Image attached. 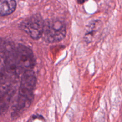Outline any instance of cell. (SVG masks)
Masks as SVG:
<instances>
[{
	"label": "cell",
	"instance_id": "6da1fadb",
	"mask_svg": "<svg viewBox=\"0 0 122 122\" xmlns=\"http://www.w3.org/2000/svg\"><path fill=\"white\" fill-rule=\"evenodd\" d=\"M4 60V71L14 78L20 74L31 71L35 65L32 50L21 44L15 46L11 53Z\"/></svg>",
	"mask_w": 122,
	"mask_h": 122
},
{
	"label": "cell",
	"instance_id": "7a4b0ae2",
	"mask_svg": "<svg viewBox=\"0 0 122 122\" xmlns=\"http://www.w3.org/2000/svg\"><path fill=\"white\" fill-rule=\"evenodd\" d=\"M36 79L30 71L23 74L19 90V95L14 106V112L19 113L31 104Z\"/></svg>",
	"mask_w": 122,
	"mask_h": 122
},
{
	"label": "cell",
	"instance_id": "3957f363",
	"mask_svg": "<svg viewBox=\"0 0 122 122\" xmlns=\"http://www.w3.org/2000/svg\"><path fill=\"white\" fill-rule=\"evenodd\" d=\"M66 28L65 24L59 19H50L44 22L42 36L48 43L58 42L65 38Z\"/></svg>",
	"mask_w": 122,
	"mask_h": 122
},
{
	"label": "cell",
	"instance_id": "277c9868",
	"mask_svg": "<svg viewBox=\"0 0 122 122\" xmlns=\"http://www.w3.org/2000/svg\"><path fill=\"white\" fill-rule=\"evenodd\" d=\"M44 21L40 15L36 14L29 17L22 21L20 27L33 39H39L42 36Z\"/></svg>",
	"mask_w": 122,
	"mask_h": 122
},
{
	"label": "cell",
	"instance_id": "5b68a950",
	"mask_svg": "<svg viewBox=\"0 0 122 122\" xmlns=\"http://www.w3.org/2000/svg\"><path fill=\"white\" fill-rule=\"evenodd\" d=\"M14 93V88L11 83L0 84V113L7 110Z\"/></svg>",
	"mask_w": 122,
	"mask_h": 122
},
{
	"label": "cell",
	"instance_id": "8992f818",
	"mask_svg": "<svg viewBox=\"0 0 122 122\" xmlns=\"http://www.w3.org/2000/svg\"><path fill=\"white\" fill-rule=\"evenodd\" d=\"M16 8L15 0H0V17L9 15Z\"/></svg>",
	"mask_w": 122,
	"mask_h": 122
},
{
	"label": "cell",
	"instance_id": "52a82bcc",
	"mask_svg": "<svg viewBox=\"0 0 122 122\" xmlns=\"http://www.w3.org/2000/svg\"><path fill=\"white\" fill-rule=\"evenodd\" d=\"M15 45L13 42L0 38V57L5 59L11 53Z\"/></svg>",
	"mask_w": 122,
	"mask_h": 122
},
{
	"label": "cell",
	"instance_id": "ba28073f",
	"mask_svg": "<svg viewBox=\"0 0 122 122\" xmlns=\"http://www.w3.org/2000/svg\"><path fill=\"white\" fill-rule=\"evenodd\" d=\"M77 1H78V2L79 4H82L84 2L85 0H77Z\"/></svg>",
	"mask_w": 122,
	"mask_h": 122
}]
</instances>
